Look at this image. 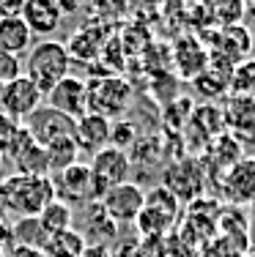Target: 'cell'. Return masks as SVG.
Returning <instances> with one entry per match:
<instances>
[{
  "instance_id": "obj_5",
  "label": "cell",
  "mask_w": 255,
  "mask_h": 257,
  "mask_svg": "<svg viewBox=\"0 0 255 257\" xmlns=\"http://www.w3.org/2000/svg\"><path fill=\"white\" fill-rule=\"evenodd\" d=\"M41 101H44V93L25 74L0 85V112H6L9 118L20 120V123L41 107Z\"/></svg>"
},
{
  "instance_id": "obj_24",
  "label": "cell",
  "mask_w": 255,
  "mask_h": 257,
  "mask_svg": "<svg viewBox=\"0 0 255 257\" xmlns=\"http://www.w3.org/2000/svg\"><path fill=\"white\" fill-rule=\"evenodd\" d=\"M22 132H25V128H22L20 120L9 118L6 112H0V154L9 156L11 151H14L17 140L22 137Z\"/></svg>"
},
{
  "instance_id": "obj_14",
  "label": "cell",
  "mask_w": 255,
  "mask_h": 257,
  "mask_svg": "<svg viewBox=\"0 0 255 257\" xmlns=\"http://www.w3.org/2000/svg\"><path fill=\"white\" fill-rule=\"evenodd\" d=\"M170 52H173V66L187 79H195L198 74H203L209 69V50L195 36H181Z\"/></svg>"
},
{
  "instance_id": "obj_27",
  "label": "cell",
  "mask_w": 255,
  "mask_h": 257,
  "mask_svg": "<svg viewBox=\"0 0 255 257\" xmlns=\"http://www.w3.org/2000/svg\"><path fill=\"white\" fill-rule=\"evenodd\" d=\"M17 77H22V58L0 52V85L11 82V79H17Z\"/></svg>"
},
{
  "instance_id": "obj_3",
  "label": "cell",
  "mask_w": 255,
  "mask_h": 257,
  "mask_svg": "<svg viewBox=\"0 0 255 257\" xmlns=\"http://www.w3.org/2000/svg\"><path fill=\"white\" fill-rule=\"evenodd\" d=\"M88 85V96H85V107L91 115H99L105 120L124 118V112L129 109L132 101V85L121 77H99L91 79Z\"/></svg>"
},
{
  "instance_id": "obj_34",
  "label": "cell",
  "mask_w": 255,
  "mask_h": 257,
  "mask_svg": "<svg viewBox=\"0 0 255 257\" xmlns=\"http://www.w3.org/2000/svg\"><path fill=\"white\" fill-rule=\"evenodd\" d=\"M252 211H255V200H252Z\"/></svg>"
},
{
  "instance_id": "obj_1",
  "label": "cell",
  "mask_w": 255,
  "mask_h": 257,
  "mask_svg": "<svg viewBox=\"0 0 255 257\" xmlns=\"http://www.w3.org/2000/svg\"><path fill=\"white\" fill-rule=\"evenodd\" d=\"M55 200L50 175H9L0 181V205L11 208L22 219H36Z\"/></svg>"
},
{
  "instance_id": "obj_35",
  "label": "cell",
  "mask_w": 255,
  "mask_h": 257,
  "mask_svg": "<svg viewBox=\"0 0 255 257\" xmlns=\"http://www.w3.org/2000/svg\"><path fill=\"white\" fill-rule=\"evenodd\" d=\"M0 257H3V249H0Z\"/></svg>"
},
{
  "instance_id": "obj_9",
  "label": "cell",
  "mask_w": 255,
  "mask_h": 257,
  "mask_svg": "<svg viewBox=\"0 0 255 257\" xmlns=\"http://www.w3.org/2000/svg\"><path fill=\"white\" fill-rule=\"evenodd\" d=\"M176 216H179V200L165 186H156L145 192V203L137 216V224L143 232H162Z\"/></svg>"
},
{
  "instance_id": "obj_17",
  "label": "cell",
  "mask_w": 255,
  "mask_h": 257,
  "mask_svg": "<svg viewBox=\"0 0 255 257\" xmlns=\"http://www.w3.org/2000/svg\"><path fill=\"white\" fill-rule=\"evenodd\" d=\"M225 197L239 205L255 200V159H239L236 164H230L225 178Z\"/></svg>"
},
{
  "instance_id": "obj_20",
  "label": "cell",
  "mask_w": 255,
  "mask_h": 257,
  "mask_svg": "<svg viewBox=\"0 0 255 257\" xmlns=\"http://www.w3.org/2000/svg\"><path fill=\"white\" fill-rule=\"evenodd\" d=\"M47 151V164H50V175L60 173V170L77 164V156H80V148H77L74 137H60L52 140L50 145H44Z\"/></svg>"
},
{
  "instance_id": "obj_23",
  "label": "cell",
  "mask_w": 255,
  "mask_h": 257,
  "mask_svg": "<svg viewBox=\"0 0 255 257\" xmlns=\"http://www.w3.org/2000/svg\"><path fill=\"white\" fill-rule=\"evenodd\" d=\"M50 257H80L82 254V238L74 230L58 232L50 238V246H47Z\"/></svg>"
},
{
  "instance_id": "obj_25",
  "label": "cell",
  "mask_w": 255,
  "mask_h": 257,
  "mask_svg": "<svg viewBox=\"0 0 255 257\" xmlns=\"http://www.w3.org/2000/svg\"><path fill=\"white\" fill-rule=\"evenodd\" d=\"M192 82H195V88H200V93H203V96H211V99H214V96H220L222 90H228V79L222 77V74L209 71V69H206L203 74H198Z\"/></svg>"
},
{
  "instance_id": "obj_19",
  "label": "cell",
  "mask_w": 255,
  "mask_h": 257,
  "mask_svg": "<svg viewBox=\"0 0 255 257\" xmlns=\"http://www.w3.org/2000/svg\"><path fill=\"white\" fill-rule=\"evenodd\" d=\"M71 222H74V211H71V205H66L63 200H52V203L36 216V224H39L41 235H47V238L71 230Z\"/></svg>"
},
{
  "instance_id": "obj_16",
  "label": "cell",
  "mask_w": 255,
  "mask_h": 257,
  "mask_svg": "<svg viewBox=\"0 0 255 257\" xmlns=\"http://www.w3.org/2000/svg\"><path fill=\"white\" fill-rule=\"evenodd\" d=\"M110 128H113L110 120L99 118V115L85 112L82 118H77V123H74V143H77V148L94 156L96 151H102V148L110 145Z\"/></svg>"
},
{
  "instance_id": "obj_8",
  "label": "cell",
  "mask_w": 255,
  "mask_h": 257,
  "mask_svg": "<svg viewBox=\"0 0 255 257\" xmlns=\"http://www.w3.org/2000/svg\"><path fill=\"white\" fill-rule=\"evenodd\" d=\"M74 123L77 120H71L63 112H55L52 107H39L33 115H28L22 120L25 132L39 145H50L52 140H60V137H74Z\"/></svg>"
},
{
  "instance_id": "obj_12",
  "label": "cell",
  "mask_w": 255,
  "mask_h": 257,
  "mask_svg": "<svg viewBox=\"0 0 255 257\" xmlns=\"http://www.w3.org/2000/svg\"><path fill=\"white\" fill-rule=\"evenodd\" d=\"M211 47L209 52L222 55L230 63H241V60L250 58V47H252V33L244 25H230V28H220L217 33H211Z\"/></svg>"
},
{
  "instance_id": "obj_30",
  "label": "cell",
  "mask_w": 255,
  "mask_h": 257,
  "mask_svg": "<svg viewBox=\"0 0 255 257\" xmlns=\"http://www.w3.org/2000/svg\"><path fill=\"white\" fill-rule=\"evenodd\" d=\"M187 3H190V6H209L211 0H187Z\"/></svg>"
},
{
  "instance_id": "obj_11",
  "label": "cell",
  "mask_w": 255,
  "mask_h": 257,
  "mask_svg": "<svg viewBox=\"0 0 255 257\" xmlns=\"http://www.w3.org/2000/svg\"><path fill=\"white\" fill-rule=\"evenodd\" d=\"M110 30L105 25H96V22H88V25L77 28L74 33L69 36V41H66V52H69L71 60H82V63H94V60H99V52L102 47L107 44V39H110Z\"/></svg>"
},
{
  "instance_id": "obj_7",
  "label": "cell",
  "mask_w": 255,
  "mask_h": 257,
  "mask_svg": "<svg viewBox=\"0 0 255 257\" xmlns=\"http://www.w3.org/2000/svg\"><path fill=\"white\" fill-rule=\"evenodd\" d=\"M145 203V192L137 183L124 181L118 186H113L110 192H105L102 197V211L110 216V222H137Z\"/></svg>"
},
{
  "instance_id": "obj_13",
  "label": "cell",
  "mask_w": 255,
  "mask_h": 257,
  "mask_svg": "<svg viewBox=\"0 0 255 257\" xmlns=\"http://www.w3.org/2000/svg\"><path fill=\"white\" fill-rule=\"evenodd\" d=\"M22 22L30 28L33 36H52L63 22V14H60L55 0H25L22 6Z\"/></svg>"
},
{
  "instance_id": "obj_28",
  "label": "cell",
  "mask_w": 255,
  "mask_h": 257,
  "mask_svg": "<svg viewBox=\"0 0 255 257\" xmlns=\"http://www.w3.org/2000/svg\"><path fill=\"white\" fill-rule=\"evenodd\" d=\"M22 6H25V0H0V20H6V17H20Z\"/></svg>"
},
{
  "instance_id": "obj_2",
  "label": "cell",
  "mask_w": 255,
  "mask_h": 257,
  "mask_svg": "<svg viewBox=\"0 0 255 257\" xmlns=\"http://www.w3.org/2000/svg\"><path fill=\"white\" fill-rule=\"evenodd\" d=\"M69 69H71V58L66 52V44L55 39H44L39 44H33L30 52L25 55V60H22V74L44 96L63 77H69Z\"/></svg>"
},
{
  "instance_id": "obj_31",
  "label": "cell",
  "mask_w": 255,
  "mask_h": 257,
  "mask_svg": "<svg viewBox=\"0 0 255 257\" xmlns=\"http://www.w3.org/2000/svg\"><path fill=\"white\" fill-rule=\"evenodd\" d=\"M145 3H151V6H165V3H170V0H145Z\"/></svg>"
},
{
  "instance_id": "obj_29",
  "label": "cell",
  "mask_w": 255,
  "mask_h": 257,
  "mask_svg": "<svg viewBox=\"0 0 255 257\" xmlns=\"http://www.w3.org/2000/svg\"><path fill=\"white\" fill-rule=\"evenodd\" d=\"M55 3H58L60 14H63V17H69V14H77V11H80L82 0H55Z\"/></svg>"
},
{
  "instance_id": "obj_32",
  "label": "cell",
  "mask_w": 255,
  "mask_h": 257,
  "mask_svg": "<svg viewBox=\"0 0 255 257\" xmlns=\"http://www.w3.org/2000/svg\"><path fill=\"white\" fill-rule=\"evenodd\" d=\"M244 257H255V243H252V246H247V252H244Z\"/></svg>"
},
{
  "instance_id": "obj_22",
  "label": "cell",
  "mask_w": 255,
  "mask_h": 257,
  "mask_svg": "<svg viewBox=\"0 0 255 257\" xmlns=\"http://www.w3.org/2000/svg\"><path fill=\"white\" fill-rule=\"evenodd\" d=\"M244 14H247L244 0H211L209 3V17H211V22H217L220 28L241 25Z\"/></svg>"
},
{
  "instance_id": "obj_18",
  "label": "cell",
  "mask_w": 255,
  "mask_h": 257,
  "mask_svg": "<svg viewBox=\"0 0 255 257\" xmlns=\"http://www.w3.org/2000/svg\"><path fill=\"white\" fill-rule=\"evenodd\" d=\"M33 47V33L22 22V17H6L0 20V52L22 58Z\"/></svg>"
},
{
  "instance_id": "obj_15",
  "label": "cell",
  "mask_w": 255,
  "mask_h": 257,
  "mask_svg": "<svg viewBox=\"0 0 255 257\" xmlns=\"http://www.w3.org/2000/svg\"><path fill=\"white\" fill-rule=\"evenodd\" d=\"M9 156L14 159V167H17L20 175H50V164H47L44 145H39L28 132H22V137L17 140L14 151H11Z\"/></svg>"
},
{
  "instance_id": "obj_26",
  "label": "cell",
  "mask_w": 255,
  "mask_h": 257,
  "mask_svg": "<svg viewBox=\"0 0 255 257\" xmlns=\"http://www.w3.org/2000/svg\"><path fill=\"white\" fill-rule=\"evenodd\" d=\"M135 140H137V126L132 123V120H118V123H113V128H110V145L113 148L126 151Z\"/></svg>"
},
{
  "instance_id": "obj_6",
  "label": "cell",
  "mask_w": 255,
  "mask_h": 257,
  "mask_svg": "<svg viewBox=\"0 0 255 257\" xmlns=\"http://www.w3.org/2000/svg\"><path fill=\"white\" fill-rule=\"evenodd\" d=\"M52 189H55V200H63L66 205L71 203H91L94 197V178H91L88 164H71V167L60 170V173L50 175Z\"/></svg>"
},
{
  "instance_id": "obj_21",
  "label": "cell",
  "mask_w": 255,
  "mask_h": 257,
  "mask_svg": "<svg viewBox=\"0 0 255 257\" xmlns=\"http://www.w3.org/2000/svg\"><path fill=\"white\" fill-rule=\"evenodd\" d=\"M228 90L239 99H252L255 96V58H247L230 69Z\"/></svg>"
},
{
  "instance_id": "obj_4",
  "label": "cell",
  "mask_w": 255,
  "mask_h": 257,
  "mask_svg": "<svg viewBox=\"0 0 255 257\" xmlns=\"http://www.w3.org/2000/svg\"><path fill=\"white\" fill-rule=\"evenodd\" d=\"M88 167H91V178H94V197L102 200L105 192H110L113 186H118V183L129 178L132 159H129V151L107 145V148L96 151Z\"/></svg>"
},
{
  "instance_id": "obj_10",
  "label": "cell",
  "mask_w": 255,
  "mask_h": 257,
  "mask_svg": "<svg viewBox=\"0 0 255 257\" xmlns=\"http://www.w3.org/2000/svg\"><path fill=\"white\" fill-rule=\"evenodd\" d=\"M85 96H88V85H85V79L69 74V77L60 79L44 99H47V107H52L55 112H63V115H69L71 120H77V118H82V115L88 112V107H85Z\"/></svg>"
},
{
  "instance_id": "obj_33",
  "label": "cell",
  "mask_w": 255,
  "mask_h": 257,
  "mask_svg": "<svg viewBox=\"0 0 255 257\" xmlns=\"http://www.w3.org/2000/svg\"><path fill=\"white\" fill-rule=\"evenodd\" d=\"M3 159H6V156H3V154H0V170H3Z\"/></svg>"
}]
</instances>
